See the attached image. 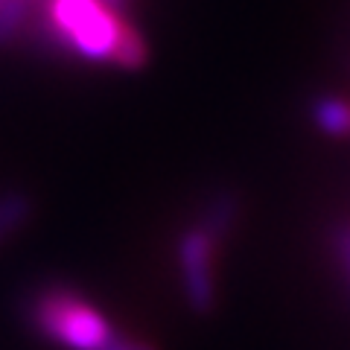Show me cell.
<instances>
[{"instance_id": "1", "label": "cell", "mask_w": 350, "mask_h": 350, "mask_svg": "<svg viewBox=\"0 0 350 350\" xmlns=\"http://www.w3.org/2000/svg\"><path fill=\"white\" fill-rule=\"evenodd\" d=\"M41 32L64 53L126 70H140L149 56L146 38L105 0H41Z\"/></svg>"}, {"instance_id": "2", "label": "cell", "mask_w": 350, "mask_h": 350, "mask_svg": "<svg viewBox=\"0 0 350 350\" xmlns=\"http://www.w3.org/2000/svg\"><path fill=\"white\" fill-rule=\"evenodd\" d=\"M27 319L41 336L68 350H100L114 338L103 312L68 286L38 289L27 304Z\"/></svg>"}, {"instance_id": "3", "label": "cell", "mask_w": 350, "mask_h": 350, "mask_svg": "<svg viewBox=\"0 0 350 350\" xmlns=\"http://www.w3.org/2000/svg\"><path fill=\"white\" fill-rule=\"evenodd\" d=\"M213 248H216V239L211 234H204L199 225H190L178 237V245H175L184 301H187V306L196 315H211L216 306Z\"/></svg>"}, {"instance_id": "4", "label": "cell", "mask_w": 350, "mask_h": 350, "mask_svg": "<svg viewBox=\"0 0 350 350\" xmlns=\"http://www.w3.org/2000/svg\"><path fill=\"white\" fill-rule=\"evenodd\" d=\"M237 216H239V196L234 190H216L211 199L204 202L199 219H196V225L219 243L225 234H231Z\"/></svg>"}, {"instance_id": "5", "label": "cell", "mask_w": 350, "mask_h": 350, "mask_svg": "<svg viewBox=\"0 0 350 350\" xmlns=\"http://www.w3.org/2000/svg\"><path fill=\"white\" fill-rule=\"evenodd\" d=\"M32 216V199L24 190H3L0 193V245L15 231L27 225Z\"/></svg>"}, {"instance_id": "6", "label": "cell", "mask_w": 350, "mask_h": 350, "mask_svg": "<svg viewBox=\"0 0 350 350\" xmlns=\"http://www.w3.org/2000/svg\"><path fill=\"white\" fill-rule=\"evenodd\" d=\"M312 120L315 126L327 135H347L350 131V103L342 96H319L312 103Z\"/></svg>"}, {"instance_id": "7", "label": "cell", "mask_w": 350, "mask_h": 350, "mask_svg": "<svg viewBox=\"0 0 350 350\" xmlns=\"http://www.w3.org/2000/svg\"><path fill=\"white\" fill-rule=\"evenodd\" d=\"M29 0H6L0 6V47L9 44L21 29H24L27 18H29Z\"/></svg>"}, {"instance_id": "8", "label": "cell", "mask_w": 350, "mask_h": 350, "mask_svg": "<svg viewBox=\"0 0 350 350\" xmlns=\"http://www.w3.org/2000/svg\"><path fill=\"white\" fill-rule=\"evenodd\" d=\"M100 350H158L155 345H149V342H137V338H126V336H114L111 342H108L105 347Z\"/></svg>"}, {"instance_id": "9", "label": "cell", "mask_w": 350, "mask_h": 350, "mask_svg": "<svg viewBox=\"0 0 350 350\" xmlns=\"http://www.w3.org/2000/svg\"><path fill=\"white\" fill-rule=\"evenodd\" d=\"M29 3H41V0H29Z\"/></svg>"}, {"instance_id": "10", "label": "cell", "mask_w": 350, "mask_h": 350, "mask_svg": "<svg viewBox=\"0 0 350 350\" xmlns=\"http://www.w3.org/2000/svg\"><path fill=\"white\" fill-rule=\"evenodd\" d=\"M347 292H350V278H347Z\"/></svg>"}, {"instance_id": "11", "label": "cell", "mask_w": 350, "mask_h": 350, "mask_svg": "<svg viewBox=\"0 0 350 350\" xmlns=\"http://www.w3.org/2000/svg\"><path fill=\"white\" fill-rule=\"evenodd\" d=\"M3 3H6V0H0V6H3Z\"/></svg>"}]
</instances>
